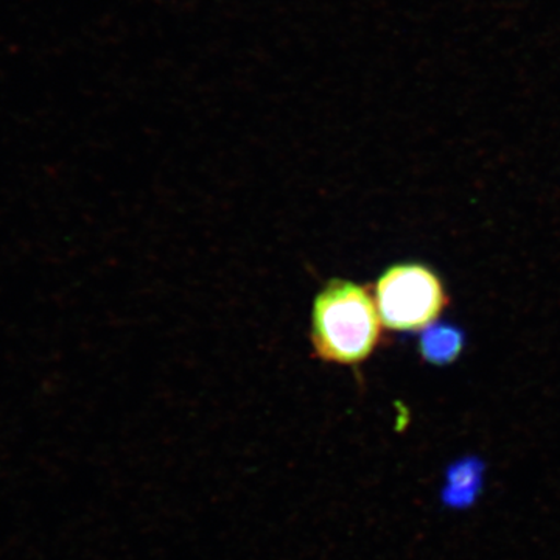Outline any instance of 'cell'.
I'll use <instances>...</instances> for the list:
<instances>
[{
	"label": "cell",
	"instance_id": "obj_1",
	"mask_svg": "<svg viewBox=\"0 0 560 560\" xmlns=\"http://www.w3.org/2000/svg\"><path fill=\"white\" fill-rule=\"evenodd\" d=\"M382 318L374 294L352 280L331 279L316 294L312 308V345L326 363L357 366L382 340Z\"/></svg>",
	"mask_w": 560,
	"mask_h": 560
},
{
	"label": "cell",
	"instance_id": "obj_2",
	"mask_svg": "<svg viewBox=\"0 0 560 560\" xmlns=\"http://www.w3.org/2000/svg\"><path fill=\"white\" fill-rule=\"evenodd\" d=\"M374 298L383 326L396 331L425 329L448 304L440 276L418 261L389 267L375 283Z\"/></svg>",
	"mask_w": 560,
	"mask_h": 560
},
{
	"label": "cell",
	"instance_id": "obj_3",
	"mask_svg": "<svg viewBox=\"0 0 560 560\" xmlns=\"http://www.w3.org/2000/svg\"><path fill=\"white\" fill-rule=\"evenodd\" d=\"M486 485V463L478 456L453 460L444 471L440 503L452 512L469 511L478 503Z\"/></svg>",
	"mask_w": 560,
	"mask_h": 560
},
{
	"label": "cell",
	"instance_id": "obj_4",
	"mask_svg": "<svg viewBox=\"0 0 560 560\" xmlns=\"http://www.w3.org/2000/svg\"><path fill=\"white\" fill-rule=\"evenodd\" d=\"M466 337L459 327L447 323H433L420 334L418 350L427 363L445 366L459 359Z\"/></svg>",
	"mask_w": 560,
	"mask_h": 560
}]
</instances>
